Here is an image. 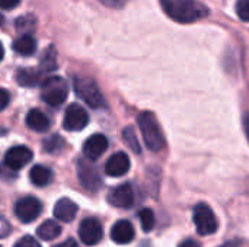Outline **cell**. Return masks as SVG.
Listing matches in <instances>:
<instances>
[{"label": "cell", "instance_id": "1", "mask_svg": "<svg viewBox=\"0 0 249 247\" xmlns=\"http://www.w3.org/2000/svg\"><path fill=\"white\" fill-rule=\"evenodd\" d=\"M166 15L179 22L191 23L209 15V7L198 0H160Z\"/></svg>", "mask_w": 249, "mask_h": 247}, {"label": "cell", "instance_id": "2", "mask_svg": "<svg viewBox=\"0 0 249 247\" xmlns=\"http://www.w3.org/2000/svg\"><path fill=\"white\" fill-rule=\"evenodd\" d=\"M137 124L142 131L146 147L155 153L160 151L165 146V138L155 115L152 112H142L137 116Z\"/></svg>", "mask_w": 249, "mask_h": 247}, {"label": "cell", "instance_id": "3", "mask_svg": "<svg viewBox=\"0 0 249 247\" xmlns=\"http://www.w3.org/2000/svg\"><path fill=\"white\" fill-rule=\"evenodd\" d=\"M69 95V84L63 77L51 76L41 83V99L50 106H60L66 102Z\"/></svg>", "mask_w": 249, "mask_h": 247}, {"label": "cell", "instance_id": "4", "mask_svg": "<svg viewBox=\"0 0 249 247\" xmlns=\"http://www.w3.org/2000/svg\"><path fill=\"white\" fill-rule=\"evenodd\" d=\"M74 92L88 106L92 109H101L107 106V102L98 87V84L88 77H76L73 82Z\"/></svg>", "mask_w": 249, "mask_h": 247}, {"label": "cell", "instance_id": "5", "mask_svg": "<svg viewBox=\"0 0 249 247\" xmlns=\"http://www.w3.org/2000/svg\"><path fill=\"white\" fill-rule=\"evenodd\" d=\"M194 224L197 227L198 234L201 236H210L217 231L219 223L213 213V210L207 204H198L194 208Z\"/></svg>", "mask_w": 249, "mask_h": 247}, {"label": "cell", "instance_id": "6", "mask_svg": "<svg viewBox=\"0 0 249 247\" xmlns=\"http://www.w3.org/2000/svg\"><path fill=\"white\" fill-rule=\"evenodd\" d=\"M41 211H42V204L34 197L20 198L15 204V208H13L15 217L23 224H29L35 221L39 217Z\"/></svg>", "mask_w": 249, "mask_h": 247}, {"label": "cell", "instance_id": "7", "mask_svg": "<svg viewBox=\"0 0 249 247\" xmlns=\"http://www.w3.org/2000/svg\"><path fill=\"white\" fill-rule=\"evenodd\" d=\"M77 178H79L80 185L86 191L96 192L102 186V179H101L98 169L85 160H80L77 163Z\"/></svg>", "mask_w": 249, "mask_h": 247}, {"label": "cell", "instance_id": "8", "mask_svg": "<svg viewBox=\"0 0 249 247\" xmlns=\"http://www.w3.org/2000/svg\"><path fill=\"white\" fill-rule=\"evenodd\" d=\"M89 124V115L83 106L77 103H71L64 114L63 127L67 131H82Z\"/></svg>", "mask_w": 249, "mask_h": 247}, {"label": "cell", "instance_id": "9", "mask_svg": "<svg viewBox=\"0 0 249 247\" xmlns=\"http://www.w3.org/2000/svg\"><path fill=\"white\" fill-rule=\"evenodd\" d=\"M102 226L96 218H85L79 226V237L86 246L98 245L102 240Z\"/></svg>", "mask_w": 249, "mask_h": 247}, {"label": "cell", "instance_id": "10", "mask_svg": "<svg viewBox=\"0 0 249 247\" xmlns=\"http://www.w3.org/2000/svg\"><path fill=\"white\" fill-rule=\"evenodd\" d=\"M32 160V151L31 148L25 146H15L9 148L4 154V166L12 170H20Z\"/></svg>", "mask_w": 249, "mask_h": 247}, {"label": "cell", "instance_id": "11", "mask_svg": "<svg viewBox=\"0 0 249 247\" xmlns=\"http://www.w3.org/2000/svg\"><path fill=\"white\" fill-rule=\"evenodd\" d=\"M108 202L115 208H123V210L131 208L134 204V191L131 185L123 183L111 189V192L108 194Z\"/></svg>", "mask_w": 249, "mask_h": 247}, {"label": "cell", "instance_id": "12", "mask_svg": "<svg viewBox=\"0 0 249 247\" xmlns=\"http://www.w3.org/2000/svg\"><path fill=\"white\" fill-rule=\"evenodd\" d=\"M108 150V138L102 134L90 135L83 144V154L88 160H98Z\"/></svg>", "mask_w": 249, "mask_h": 247}, {"label": "cell", "instance_id": "13", "mask_svg": "<svg viewBox=\"0 0 249 247\" xmlns=\"http://www.w3.org/2000/svg\"><path fill=\"white\" fill-rule=\"evenodd\" d=\"M130 170V159L125 153L118 151L112 154L105 165V173L111 178H120L124 176Z\"/></svg>", "mask_w": 249, "mask_h": 247}, {"label": "cell", "instance_id": "14", "mask_svg": "<svg viewBox=\"0 0 249 247\" xmlns=\"http://www.w3.org/2000/svg\"><path fill=\"white\" fill-rule=\"evenodd\" d=\"M134 236L136 233L133 224L127 220L117 221L111 229V239L117 245H128L130 242H133Z\"/></svg>", "mask_w": 249, "mask_h": 247}, {"label": "cell", "instance_id": "15", "mask_svg": "<svg viewBox=\"0 0 249 247\" xmlns=\"http://www.w3.org/2000/svg\"><path fill=\"white\" fill-rule=\"evenodd\" d=\"M77 214V205L69 199V198H61L57 201L55 207H54V217L63 223H70L74 220Z\"/></svg>", "mask_w": 249, "mask_h": 247}, {"label": "cell", "instance_id": "16", "mask_svg": "<svg viewBox=\"0 0 249 247\" xmlns=\"http://www.w3.org/2000/svg\"><path fill=\"white\" fill-rule=\"evenodd\" d=\"M26 125L36 132H45L50 130L51 122H50V118L42 111L31 109L26 115Z\"/></svg>", "mask_w": 249, "mask_h": 247}, {"label": "cell", "instance_id": "17", "mask_svg": "<svg viewBox=\"0 0 249 247\" xmlns=\"http://www.w3.org/2000/svg\"><path fill=\"white\" fill-rule=\"evenodd\" d=\"M42 74L44 71L39 68V70H34V68H20L18 73H16V82L20 84V86H25V87H34L41 82L42 79Z\"/></svg>", "mask_w": 249, "mask_h": 247}, {"label": "cell", "instance_id": "18", "mask_svg": "<svg viewBox=\"0 0 249 247\" xmlns=\"http://www.w3.org/2000/svg\"><path fill=\"white\" fill-rule=\"evenodd\" d=\"M53 178H54V175H53L51 169H48L42 165H35L29 172L31 182L38 188H44V186L50 185Z\"/></svg>", "mask_w": 249, "mask_h": 247}, {"label": "cell", "instance_id": "19", "mask_svg": "<svg viewBox=\"0 0 249 247\" xmlns=\"http://www.w3.org/2000/svg\"><path fill=\"white\" fill-rule=\"evenodd\" d=\"M13 49L25 57L32 55L36 49V41L29 33H23L13 41Z\"/></svg>", "mask_w": 249, "mask_h": 247}, {"label": "cell", "instance_id": "20", "mask_svg": "<svg viewBox=\"0 0 249 247\" xmlns=\"http://www.w3.org/2000/svg\"><path fill=\"white\" fill-rule=\"evenodd\" d=\"M61 234V227L57 221L54 220H47L44 221L38 229H36V236L41 239V240H45V242H50V240H54L57 239L58 236Z\"/></svg>", "mask_w": 249, "mask_h": 247}, {"label": "cell", "instance_id": "21", "mask_svg": "<svg viewBox=\"0 0 249 247\" xmlns=\"http://www.w3.org/2000/svg\"><path fill=\"white\" fill-rule=\"evenodd\" d=\"M39 68H41L44 73H48V71H53V70H55V68H57L55 51L53 49V47H50V49H47V51L44 52V55L41 57Z\"/></svg>", "mask_w": 249, "mask_h": 247}, {"label": "cell", "instance_id": "22", "mask_svg": "<svg viewBox=\"0 0 249 247\" xmlns=\"http://www.w3.org/2000/svg\"><path fill=\"white\" fill-rule=\"evenodd\" d=\"M123 138H124L125 144H127L136 154H140V153H142L140 143H139L137 135H136V132H134L133 128H130V127L124 128V131H123Z\"/></svg>", "mask_w": 249, "mask_h": 247}, {"label": "cell", "instance_id": "23", "mask_svg": "<svg viewBox=\"0 0 249 247\" xmlns=\"http://www.w3.org/2000/svg\"><path fill=\"white\" fill-rule=\"evenodd\" d=\"M139 218H140L142 227H143V230H144L146 233H149V231H152V230H153L156 220H155V214H153V211H152V210H149V208H143V210L139 213Z\"/></svg>", "mask_w": 249, "mask_h": 247}, {"label": "cell", "instance_id": "24", "mask_svg": "<svg viewBox=\"0 0 249 247\" xmlns=\"http://www.w3.org/2000/svg\"><path fill=\"white\" fill-rule=\"evenodd\" d=\"M64 147H66V143L60 135H53L48 140H45V143H44V148L51 154L60 153Z\"/></svg>", "mask_w": 249, "mask_h": 247}, {"label": "cell", "instance_id": "25", "mask_svg": "<svg viewBox=\"0 0 249 247\" xmlns=\"http://www.w3.org/2000/svg\"><path fill=\"white\" fill-rule=\"evenodd\" d=\"M236 13H238V16L242 20L249 22V0H238V3H236Z\"/></svg>", "mask_w": 249, "mask_h": 247}, {"label": "cell", "instance_id": "26", "mask_svg": "<svg viewBox=\"0 0 249 247\" xmlns=\"http://www.w3.org/2000/svg\"><path fill=\"white\" fill-rule=\"evenodd\" d=\"M13 247H41L38 240H35V237L32 236H23L20 237Z\"/></svg>", "mask_w": 249, "mask_h": 247}, {"label": "cell", "instance_id": "27", "mask_svg": "<svg viewBox=\"0 0 249 247\" xmlns=\"http://www.w3.org/2000/svg\"><path fill=\"white\" fill-rule=\"evenodd\" d=\"M102 4L108 6V7H112V9H120L123 7L128 0H99Z\"/></svg>", "mask_w": 249, "mask_h": 247}, {"label": "cell", "instance_id": "28", "mask_svg": "<svg viewBox=\"0 0 249 247\" xmlns=\"http://www.w3.org/2000/svg\"><path fill=\"white\" fill-rule=\"evenodd\" d=\"M20 0H0V6L3 10H10L15 9L16 6H19Z\"/></svg>", "mask_w": 249, "mask_h": 247}, {"label": "cell", "instance_id": "29", "mask_svg": "<svg viewBox=\"0 0 249 247\" xmlns=\"http://www.w3.org/2000/svg\"><path fill=\"white\" fill-rule=\"evenodd\" d=\"M1 102H0V108L1 109H6L7 103H9V92L6 89H1Z\"/></svg>", "mask_w": 249, "mask_h": 247}, {"label": "cell", "instance_id": "30", "mask_svg": "<svg viewBox=\"0 0 249 247\" xmlns=\"http://www.w3.org/2000/svg\"><path fill=\"white\" fill-rule=\"evenodd\" d=\"M220 247H248V245H245L242 240H232V242H228V243L222 245Z\"/></svg>", "mask_w": 249, "mask_h": 247}, {"label": "cell", "instance_id": "31", "mask_svg": "<svg viewBox=\"0 0 249 247\" xmlns=\"http://www.w3.org/2000/svg\"><path fill=\"white\" fill-rule=\"evenodd\" d=\"M53 247H79V245H77L73 239H67L66 242L60 243V245H55V246Z\"/></svg>", "mask_w": 249, "mask_h": 247}, {"label": "cell", "instance_id": "32", "mask_svg": "<svg viewBox=\"0 0 249 247\" xmlns=\"http://www.w3.org/2000/svg\"><path fill=\"white\" fill-rule=\"evenodd\" d=\"M178 247H201L198 243H196L194 240H185V242H182L181 245Z\"/></svg>", "mask_w": 249, "mask_h": 247}, {"label": "cell", "instance_id": "33", "mask_svg": "<svg viewBox=\"0 0 249 247\" xmlns=\"http://www.w3.org/2000/svg\"><path fill=\"white\" fill-rule=\"evenodd\" d=\"M244 125H245V132H247V137H248V141H249V115L245 116V119H244Z\"/></svg>", "mask_w": 249, "mask_h": 247}, {"label": "cell", "instance_id": "34", "mask_svg": "<svg viewBox=\"0 0 249 247\" xmlns=\"http://www.w3.org/2000/svg\"><path fill=\"white\" fill-rule=\"evenodd\" d=\"M7 233H9V230H7V223H6V220L3 218V234H1V236L4 237Z\"/></svg>", "mask_w": 249, "mask_h": 247}]
</instances>
